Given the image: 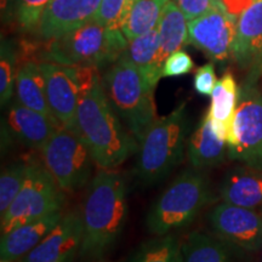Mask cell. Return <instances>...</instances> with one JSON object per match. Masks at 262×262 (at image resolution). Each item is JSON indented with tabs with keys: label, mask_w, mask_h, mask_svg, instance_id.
<instances>
[{
	"label": "cell",
	"mask_w": 262,
	"mask_h": 262,
	"mask_svg": "<svg viewBox=\"0 0 262 262\" xmlns=\"http://www.w3.org/2000/svg\"><path fill=\"white\" fill-rule=\"evenodd\" d=\"M18 49L15 40L2 37L0 44V103L8 107L12 101L16 86Z\"/></svg>",
	"instance_id": "cell-27"
},
{
	"label": "cell",
	"mask_w": 262,
	"mask_h": 262,
	"mask_svg": "<svg viewBox=\"0 0 262 262\" xmlns=\"http://www.w3.org/2000/svg\"><path fill=\"white\" fill-rule=\"evenodd\" d=\"M233 60L249 71L248 77L258 79L262 74V0H254L239 16Z\"/></svg>",
	"instance_id": "cell-16"
},
{
	"label": "cell",
	"mask_w": 262,
	"mask_h": 262,
	"mask_svg": "<svg viewBox=\"0 0 262 262\" xmlns=\"http://www.w3.org/2000/svg\"><path fill=\"white\" fill-rule=\"evenodd\" d=\"M165 4V0H137L122 29L127 40L156 28Z\"/></svg>",
	"instance_id": "cell-25"
},
{
	"label": "cell",
	"mask_w": 262,
	"mask_h": 262,
	"mask_svg": "<svg viewBox=\"0 0 262 262\" xmlns=\"http://www.w3.org/2000/svg\"><path fill=\"white\" fill-rule=\"evenodd\" d=\"M102 83L113 110L140 145L158 119L153 97L156 88L124 54L107 68Z\"/></svg>",
	"instance_id": "cell-3"
},
{
	"label": "cell",
	"mask_w": 262,
	"mask_h": 262,
	"mask_svg": "<svg viewBox=\"0 0 262 262\" xmlns=\"http://www.w3.org/2000/svg\"><path fill=\"white\" fill-rule=\"evenodd\" d=\"M60 123L12 100L2 120L3 142H16L29 148L40 149L55 133Z\"/></svg>",
	"instance_id": "cell-13"
},
{
	"label": "cell",
	"mask_w": 262,
	"mask_h": 262,
	"mask_svg": "<svg viewBox=\"0 0 262 262\" xmlns=\"http://www.w3.org/2000/svg\"><path fill=\"white\" fill-rule=\"evenodd\" d=\"M52 0H17L16 21L24 31H35L40 17Z\"/></svg>",
	"instance_id": "cell-30"
},
{
	"label": "cell",
	"mask_w": 262,
	"mask_h": 262,
	"mask_svg": "<svg viewBox=\"0 0 262 262\" xmlns=\"http://www.w3.org/2000/svg\"><path fill=\"white\" fill-rule=\"evenodd\" d=\"M127 215L122 173L100 169L91 180L81 208V262H103L122 234Z\"/></svg>",
	"instance_id": "cell-1"
},
{
	"label": "cell",
	"mask_w": 262,
	"mask_h": 262,
	"mask_svg": "<svg viewBox=\"0 0 262 262\" xmlns=\"http://www.w3.org/2000/svg\"><path fill=\"white\" fill-rule=\"evenodd\" d=\"M40 153L42 163L63 192L79 191L89 181L94 159L74 131L58 126Z\"/></svg>",
	"instance_id": "cell-10"
},
{
	"label": "cell",
	"mask_w": 262,
	"mask_h": 262,
	"mask_svg": "<svg viewBox=\"0 0 262 262\" xmlns=\"http://www.w3.org/2000/svg\"><path fill=\"white\" fill-rule=\"evenodd\" d=\"M216 235L247 251L262 248V215L255 209L221 203L209 214Z\"/></svg>",
	"instance_id": "cell-12"
},
{
	"label": "cell",
	"mask_w": 262,
	"mask_h": 262,
	"mask_svg": "<svg viewBox=\"0 0 262 262\" xmlns=\"http://www.w3.org/2000/svg\"><path fill=\"white\" fill-rule=\"evenodd\" d=\"M137 0H101L94 19L110 29L122 31Z\"/></svg>",
	"instance_id": "cell-29"
},
{
	"label": "cell",
	"mask_w": 262,
	"mask_h": 262,
	"mask_svg": "<svg viewBox=\"0 0 262 262\" xmlns=\"http://www.w3.org/2000/svg\"><path fill=\"white\" fill-rule=\"evenodd\" d=\"M16 3L17 0H2V19L4 24L16 19Z\"/></svg>",
	"instance_id": "cell-35"
},
{
	"label": "cell",
	"mask_w": 262,
	"mask_h": 262,
	"mask_svg": "<svg viewBox=\"0 0 262 262\" xmlns=\"http://www.w3.org/2000/svg\"><path fill=\"white\" fill-rule=\"evenodd\" d=\"M238 98L239 88L237 80L231 72H226L215 85L208 111L212 131L219 139L226 141V143L232 129Z\"/></svg>",
	"instance_id": "cell-20"
},
{
	"label": "cell",
	"mask_w": 262,
	"mask_h": 262,
	"mask_svg": "<svg viewBox=\"0 0 262 262\" xmlns=\"http://www.w3.org/2000/svg\"><path fill=\"white\" fill-rule=\"evenodd\" d=\"M28 172V162L18 160L10 164L3 170L0 176V214L2 216L8 211L10 205L15 201Z\"/></svg>",
	"instance_id": "cell-28"
},
{
	"label": "cell",
	"mask_w": 262,
	"mask_h": 262,
	"mask_svg": "<svg viewBox=\"0 0 262 262\" xmlns=\"http://www.w3.org/2000/svg\"><path fill=\"white\" fill-rule=\"evenodd\" d=\"M187 156L193 168L204 169L224 163L227 156V143L212 131L206 112L187 142Z\"/></svg>",
	"instance_id": "cell-21"
},
{
	"label": "cell",
	"mask_w": 262,
	"mask_h": 262,
	"mask_svg": "<svg viewBox=\"0 0 262 262\" xmlns=\"http://www.w3.org/2000/svg\"><path fill=\"white\" fill-rule=\"evenodd\" d=\"M253 2L254 0H222V4L228 11V14L237 18L253 4Z\"/></svg>",
	"instance_id": "cell-34"
},
{
	"label": "cell",
	"mask_w": 262,
	"mask_h": 262,
	"mask_svg": "<svg viewBox=\"0 0 262 262\" xmlns=\"http://www.w3.org/2000/svg\"><path fill=\"white\" fill-rule=\"evenodd\" d=\"M173 2L176 3L188 22L208 14L217 6L224 5L222 0H173Z\"/></svg>",
	"instance_id": "cell-32"
},
{
	"label": "cell",
	"mask_w": 262,
	"mask_h": 262,
	"mask_svg": "<svg viewBox=\"0 0 262 262\" xmlns=\"http://www.w3.org/2000/svg\"><path fill=\"white\" fill-rule=\"evenodd\" d=\"M182 242L170 234L143 243L125 262H181Z\"/></svg>",
	"instance_id": "cell-26"
},
{
	"label": "cell",
	"mask_w": 262,
	"mask_h": 262,
	"mask_svg": "<svg viewBox=\"0 0 262 262\" xmlns=\"http://www.w3.org/2000/svg\"><path fill=\"white\" fill-rule=\"evenodd\" d=\"M170 2V0H165V3H169Z\"/></svg>",
	"instance_id": "cell-37"
},
{
	"label": "cell",
	"mask_w": 262,
	"mask_h": 262,
	"mask_svg": "<svg viewBox=\"0 0 262 262\" xmlns=\"http://www.w3.org/2000/svg\"><path fill=\"white\" fill-rule=\"evenodd\" d=\"M101 0H52L35 28L44 41L60 38L94 19Z\"/></svg>",
	"instance_id": "cell-15"
},
{
	"label": "cell",
	"mask_w": 262,
	"mask_h": 262,
	"mask_svg": "<svg viewBox=\"0 0 262 262\" xmlns=\"http://www.w3.org/2000/svg\"><path fill=\"white\" fill-rule=\"evenodd\" d=\"M237 19L224 5L188 22V44L201 50L212 62L233 58Z\"/></svg>",
	"instance_id": "cell-11"
},
{
	"label": "cell",
	"mask_w": 262,
	"mask_h": 262,
	"mask_svg": "<svg viewBox=\"0 0 262 262\" xmlns=\"http://www.w3.org/2000/svg\"><path fill=\"white\" fill-rule=\"evenodd\" d=\"M222 201L242 208L262 206V170L242 166L228 171L221 183Z\"/></svg>",
	"instance_id": "cell-19"
},
{
	"label": "cell",
	"mask_w": 262,
	"mask_h": 262,
	"mask_svg": "<svg viewBox=\"0 0 262 262\" xmlns=\"http://www.w3.org/2000/svg\"><path fill=\"white\" fill-rule=\"evenodd\" d=\"M160 38L157 25L152 31L130 40L126 50L124 51V55L136 66L137 70L153 88H156L160 78H163V73L157 68Z\"/></svg>",
	"instance_id": "cell-24"
},
{
	"label": "cell",
	"mask_w": 262,
	"mask_h": 262,
	"mask_svg": "<svg viewBox=\"0 0 262 262\" xmlns=\"http://www.w3.org/2000/svg\"><path fill=\"white\" fill-rule=\"evenodd\" d=\"M16 100L25 107L45 116L54 117L49 107L47 85L40 64L35 61H26L18 67L15 86Z\"/></svg>",
	"instance_id": "cell-23"
},
{
	"label": "cell",
	"mask_w": 262,
	"mask_h": 262,
	"mask_svg": "<svg viewBox=\"0 0 262 262\" xmlns=\"http://www.w3.org/2000/svg\"><path fill=\"white\" fill-rule=\"evenodd\" d=\"M186 106L187 102H183L168 116L158 118L141 141L136 171L143 182L162 181L182 162L188 133Z\"/></svg>",
	"instance_id": "cell-6"
},
{
	"label": "cell",
	"mask_w": 262,
	"mask_h": 262,
	"mask_svg": "<svg viewBox=\"0 0 262 262\" xmlns=\"http://www.w3.org/2000/svg\"><path fill=\"white\" fill-rule=\"evenodd\" d=\"M194 68V62L185 50H179L166 58L163 66V77H180L191 73Z\"/></svg>",
	"instance_id": "cell-31"
},
{
	"label": "cell",
	"mask_w": 262,
	"mask_h": 262,
	"mask_svg": "<svg viewBox=\"0 0 262 262\" xmlns=\"http://www.w3.org/2000/svg\"><path fill=\"white\" fill-rule=\"evenodd\" d=\"M209 180L201 169L192 168L180 173L162 195L150 206L147 215V228L156 235L192 224L196 215L211 202Z\"/></svg>",
	"instance_id": "cell-5"
},
{
	"label": "cell",
	"mask_w": 262,
	"mask_h": 262,
	"mask_svg": "<svg viewBox=\"0 0 262 262\" xmlns=\"http://www.w3.org/2000/svg\"><path fill=\"white\" fill-rule=\"evenodd\" d=\"M81 242V216L71 211L62 216L47 237L18 262H73L79 257Z\"/></svg>",
	"instance_id": "cell-14"
},
{
	"label": "cell",
	"mask_w": 262,
	"mask_h": 262,
	"mask_svg": "<svg viewBox=\"0 0 262 262\" xmlns=\"http://www.w3.org/2000/svg\"><path fill=\"white\" fill-rule=\"evenodd\" d=\"M256 81L247 77L239 88L238 104L227 139V157L262 170V93Z\"/></svg>",
	"instance_id": "cell-8"
},
{
	"label": "cell",
	"mask_w": 262,
	"mask_h": 262,
	"mask_svg": "<svg viewBox=\"0 0 262 262\" xmlns=\"http://www.w3.org/2000/svg\"><path fill=\"white\" fill-rule=\"evenodd\" d=\"M247 253L219 235L194 231L182 242L181 262H249Z\"/></svg>",
	"instance_id": "cell-17"
},
{
	"label": "cell",
	"mask_w": 262,
	"mask_h": 262,
	"mask_svg": "<svg viewBox=\"0 0 262 262\" xmlns=\"http://www.w3.org/2000/svg\"><path fill=\"white\" fill-rule=\"evenodd\" d=\"M64 194L47 166L37 159L28 160V172L21 191L2 216V234L19 226L61 211Z\"/></svg>",
	"instance_id": "cell-7"
},
{
	"label": "cell",
	"mask_w": 262,
	"mask_h": 262,
	"mask_svg": "<svg viewBox=\"0 0 262 262\" xmlns=\"http://www.w3.org/2000/svg\"><path fill=\"white\" fill-rule=\"evenodd\" d=\"M2 262H15V261H11V260H2Z\"/></svg>",
	"instance_id": "cell-36"
},
{
	"label": "cell",
	"mask_w": 262,
	"mask_h": 262,
	"mask_svg": "<svg viewBox=\"0 0 262 262\" xmlns=\"http://www.w3.org/2000/svg\"><path fill=\"white\" fill-rule=\"evenodd\" d=\"M216 83H217V77L215 73L214 62H208V63L196 68L194 80H193L196 93L203 96H211Z\"/></svg>",
	"instance_id": "cell-33"
},
{
	"label": "cell",
	"mask_w": 262,
	"mask_h": 262,
	"mask_svg": "<svg viewBox=\"0 0 262 262\" xmlns=\"http://www.w3.org/2000/svg\"><path fill=\"white\" fill-rule=\"evenodd\" d=\"M74 133L84 141L94 163L101 169L120 165L140 146L113 110L102 78L80 97Z\"/></svg>",
	"instance_id": "cell-2"
},
{
	"label": "cell",
	"mask_w": 262,
	"mask_h": 262,
	"mask_svg": "<svg viewBox=\"0 0 262 262\" xmlns=\"http://www.w3.org/2000/svg\"><path fill=\"white\" fill-rule=\"evenodd\" d=\"M103 262H104V261H103Z\"/></svg>",
	"instance_id": "cell-38"
},
{
	"label": "cell",
	"mask_w": 262,
	"mask_h": 262,
	"mask_svg": "<svg viewBox=\"0 0 262 262\" xmlns=\"http://www.w3.org/2000/svg\"><path fill=\"white\" fill-rule=\"evenodd\" d=\"M47 85V96L52 116L61 126L74 131L80 97L100 79L98 70L83 66H64L39 62Z\"/></svg>",
	"instance_id": "cell-9"
},
{
	"label": "cell",
	"mask_w": 262,
	"mask_h": 262,
	"mask_svg": "<svg viewBox=\"0 0 262 262\" xmlns=\"http://www.w3.org/2000/svg\"><path fill=\"white\" fill-rule=\"evenodd\" d=\"M158 31L160 48L157 57V68L163 73V66L166 58L188 44V21L172 0L166 3L162 10Z\"/></svg>",
	"instance_id": "cell-22"
},
{
	"label": "cell",
	"mask_w": 262,
	"mask_h": 262,
	"mask_svg": "<svg viewBox=\"0 0 262 262\" xmlns=\"http://www.w3.org/2000/svg\"><path fill=\"white\" fill-rule=\"evenodd\" d=\"M127 45L129 40L123 31L110 29L91 19L60 38L49 40L40 51V62L101 70L112 66Z\"/></svg>",
	"instance_id": "cell-4"
},
{
	"label": "cell",
	"mask_w": 262,
	"mask_h": 262,
	"mask_svg": "<svg viewBox=\"0 0 262 262\" xmlns=\"http://www.w3.org/2000/svg\"><path fill=\"white\" fill-rule=\"evenodd\" d=\"M62 210L52 212L29 224L22 225L2 234V260L19 261L33 250L62 219Z\"/></svg>",
	"instance_id": "cell-18"
}]
</instances>
